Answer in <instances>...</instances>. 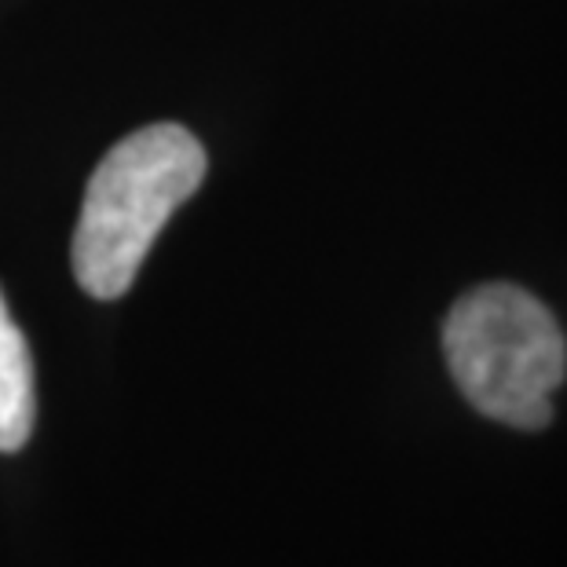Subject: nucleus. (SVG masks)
Masks as SVG:
<instances>
[{
    "mask_svg": "<svg viewBox=\"0 0 567 567\" xmlns=\"http://www.w3.org/2000/svg\"><path fill=\"white\" fill-rule=\"evenodd\" d=\"M202 179L205 151L184 125H147L114 143L84 187L74 231V275L84 293L125 297L154 238Z\"/></svg>",
    "mask_w": 567,
    "mask_h": 567,
    "instance_id": "nucleus-1",
    "label": "nucleus"
},
{
    "mask_svg": "<svg viewBox=\"0 0 567 567\" xmlns=\"http://www.w3.org/2000/svg\"><path fill=\"white\" fill-rule=\"evenodd\" d=\"M33 414H38V395H33L30 344L0 293V451L11 454L27 446Z\"/></svg>",
    "mask_w": 567,
    "mask_h": 567,
    "instance_id": "nucleus-3",
    "label": "nucleus"
},
{
    "mask_svg": "<svg viewBox=\"0 0 567 567\" xmlns=\"http://www.w3.org/2000/svg\"><path fill=\"white\" fill-rule=\"evenodd\" d=\"M443 355L454 384L484 417L520 432L553 421V392L567 378V341L535 293L513 282L468 289L443 322Z\"/></svg>",
    "mask_w": 567,
    "mask_h": 567,
    "instance_id": "nucleus-2",
    "label": "nucleus"
}]
</instances>
